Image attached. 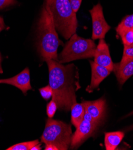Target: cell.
<instances>
[{
	"instance_id": "obj_15",
	"label": "cell",
	"mask_w": 133,
	"mask_h": 150,
	"mask_svg": "<svg viewBox=\"0 0 133 150\" xmlns=\"http://www.w3.org/2000/svg\"><path fill=\"white\" fill-rule=\"evenodd\" d=\"M133 28V14L128 15L125 16L122 21L119 23L117 28H116V31L119 35L122 32L127 31V30L132 29Z\"/></svg>"
},
{
	"instance_id": "obj_17",
	"label": "cell",
	"mask_w": 133,
	"mask_h": 150,
	"mask_svg": "<svg viewBox=\"0 0 133 150\" xmlns=\"http://www.w3.org/2000/svg\"><path fill=\"white\" fill-rule=\"evenodd\" d=\"M119 35L122 38L124 46H129L133 44V33L132 29L127 30L121 33Z\"/></svg>"
},
{
	"instance_id": "obj_2",
	"label": "cell",
	"mask_w": 133,
	"mask_h": 150,
	"mask_svg": "<svg viewBox=\"0 0 133 150\" xmlns=\"http://www.w3.org/2000/svg\"><path fill=\"white\" fill-rule=\"evenodd\" d=\"M63 44L58 37L51 13L47 5L43 7L38 23L37 50L44 61H58V49Z\"/></svg>"
},
{
	"instance_id": "obj_19",
	"label": "cell",
	"mask_w": 133,
	"mask_h": 150,
	"mask_svg": "<svg viewBox=\"0 0 133 150\" xmlns=\"http://www.w3.org/2000/svg\"><path fill=\"white\" fill-rule=\"evenodd\" d=\"M123 56L121 61H124L126 60L131 59L133 58V44L129 46H124Z\"/></svg>"
},
{
	"instance_id": "obj_26",
	"label": "cell",
	"mask_w": 133,
	"mask_h": 150,
	"mask_svg": "<svg viewBox=\"0 0 133 150\" xmlns=\"http://www.w3.org/2000/svg\"><path fill=\"white\" fill-rule=\"evenodd\" d=\"M41 149V144H38L37 145H36L35 146H34L31 150H40Z\"/></svg>"
},
{
	"instance_id": "obj_1",
	"label": "cell",
	"mask_w": 133,
	"mask_h": 150,
	"mask_svg": "<svg viewBox=\"0 0 133 150\" xmlns=\"http://www.w3.org/2000/svg\"><path fill=\"white\" fill-rule=\"evenodd\" d=\"M46 62L49 69V85L53 92L52 99L56 103L58 109L69 111L76 103L78 81L76 67L74 64L63 65L53 59Z\"/></svg>"
},
{
	"instance_id": "obj_13",
	"label": "cell",
	"mask_w": 133,
	"mask_h": 150,
	"mask_svg": "<svg viewBox=\"0 0 133 150\" xmlns=\"http://www.w3.org/2000/svg\"><path fill=\"white\" fill-rule=\"evenodd\" d=\"M125 136L121 131L108 132L105 133V144L107 150H115L119 145Z\"/></svg>"
},
{
	"instance_id": "obj_11",
	"label": "cell",
	"mask_w": 133,
	"mask_h": 150,
	"mask_svg": "<svg viewBox=\"0 0 133 150\" xmlns=\"http://www.w3.org/2000/svg\"><path fill=\"white\" fill-rule=\"evenodd\" d=\"M119 84H124L133 76V58L114 64L113 70Z\"/></svg>"
},
{
	"instance_id": "obj_23",
	"label": "cell",
	"mask_w": 133,
	"mask_h": 150,
	"mask_svg": "<svg viewBox=\"0 0 133 150\" xmlns=\"http://www.w3.org/2000/svg\"><path fill=\"white\" fill-rule=\"evenodd\" d=\"M84 120H87L90 122L92 123H100V122H98L96 120H95L90 114H89L88 113L85 112V114L84 115Z\"/></svg>"
},
{
	"instance_id": "obj_24",
	"label": "cell",
	"mask_w": 133,
	"mask_h": 150,
	"mask_svg": "<svg viewBox=\"0 0 133 150\" xmlns=\"http://www.w3.org/2000/svg\"><path fill=\"white\" fill-rule=\"evenodd\" d=\"M44 149L45 150H59L58 147H56L55 145L51 144H46L45 149Z\"/></svg>"
},
{
	"instance_id": "obj_16",
	"label": "cell",
	"mask_w": 133,
	"mask_h": 150,
	"mask_svg": "<svg viewBox=\"0 0 133 150\" xmlns=\"http://www.w3.org/2000/svg\"><path fill=\"white\" fill-rule=\"evenodd\" d=\"M38 144H39V141L36 139L34 141L16 144L6 149L7 150H31L32 148Z\"/></svg>"
},
{
	"instance_id": "obj_21",
	"label": "cell",
	"mask_w": 133,
	"mask_h": 150,
	"mask_svg": "<svg viewBox=\"0 0 133 150\" xmlns=\"http://www.w3.org/2000/svg\"><path fill=\"white\" fill-rule=\"evenodd\" d=\"M16 0H0V10L16 4Z\"/></svg>"
},
{
	"instance_id": "obj_14",
	"label": "cell",
	"mask_w": 133,
	"mask_h": 150,
	"mask_svg": "<svg viewBox=\"0 0 133 150\" xmlns=\"http://www.w3.org/2000/svg\"><path fill=\"white\" fill-rule=\"evenodd\" d=\"M71 122L76 129L83 121L84 118L85 108L83 104L82 103H75L71 108Z\"/></svg>"
},
{
	"instance_id": "obj_18",
	"label": "cell",
	"mask_w": 133,
	"mask_h": 150,
	"mask_svg": "<svg viewBox=\"0 0 133 150\" xmlns=\"http://www.w3.org/2000/svg\"><path fill=\"white\" fill-rule=\"evenodd\" d=\"M39 91L41 97L45 100H49L53 96L52 89L49 84L40 88Z\"/></svg>"
},
{
	"instance_id": "obj_12",
	"label": "cell",
	"mask_w": 133,
	"mask_h": 150,
	"mask_svg": "<svg viewBox=\"0 0 133 150\" xmlns=\"http://www.w3.org/2000/svg\"><path fill=\"white\" fill-rule=\"evenodd\" d=\"M85 108V112L90 114L98 122H101L105 116L106 110V101L100 99L92 101H83L82 102Z\"/></svg>"
},
{
	"instance_id": "obj_3",
	"label": "cell",
	"mask_w": 133,
	"mask_h": 150,
	"mask_svg": "<svg viewBox=\"0 0 133 150\" xmlns=\"http://www.w3.org/2000/svg\"><path fill=\"white\" fill-rule=\"evenodd\" d=\"M56 29L65 39L75 34L78 28L76 13L71 7L69 0H46Z\"/></svg>"
},
{
	"instance_id": "obj_29",
	"label": "cell",
	"mask_w": 133,
	"mask_h": 150,
	"mask_svg": "<svg viewBox=\"0 0 133 150\" xmlns=\"http://www.w3.org/2000/svg\"><path fill=\"white\" fill-rule=\"evenodd\" d=\"M132 33H133V28L132 29Z\"/></svg>"
},
{
	"instance_id": "obj_7",
	"label": "cell",
	"mask_w": 133,
	"mask_h": 150,
	"mask_svg": "<svg viewBox=\"0 0 133 150\" xmlns=\"http://www.w3.org/2000/svg\"><path fill=\"white\" fill-rule=\"evenodd\" d=\"M100 124L92 123L83 119L72 135L71 148L76 149L80 146L83 142L92 135Z\"/></svg>"
},
{
	"instance_id": "obj_5",
	"label": "cell",
	"mask_w": 133,
	"mask_h": 150,
	"mask_svg": "<svg viewBox=\"0 0 133 150\" xmlns=\"http://www.w3.org/2000/svg\"><path fill=\"white\" fill-rule=\"evenodd\" d=\"M72 135L71 125L49 118L41 139L45 144L55 145L59 150H67L71 144Z\"/></svg>"
},
{
	"instance_id": "obj_4",
	"label": "cell",
	"mask_w": 133,
	"mask_h": 150,
	"mask_svg": "<svg viewBox=\"0 0 133 150\" xmlns=\"http://www.w3.org/2000/svg\"><path fill=\"white\" fill-rule=\"evenodd\" d=\"M97 46L92 40L85 39L73 34L66 43L58 58L61 63H68L76 60L94 57Z\"/></svg>"
},
{
	"instance_id": "obj_27",
	"label": "cell",
	"mask_w": 133,
	"mask_h": 150,
	"mask_svg": "<svg viewBox=\"0 0 133 150\" xmlns=\"http://www.w3.org/2000/svg\"><path fill=\"white\" fill-rule=\"evenodd\" d=\"M3 71L1 66V54H0V74H3Z\"/></svg>"
},
{
	"instance_id": "obj_25",
	"label": "cell",
	"mask_w": 133,
	"mask_h": 150,
	"mask_svg": "<svg viewBox=\"0 0 133 150\" xmlns=\"http://www.w3.org/2000/svg\"><path fill=\"white\" fill-rule=\"evenodd\" d=\"M6 28V25L4 21L3 18L0 16V33H1L3 30H4Z\"/></svg>"
},
{
	"instance_id": "obj_20",
	"label": "cell",
	"mask_w": 133,
	"mask_h": 150,
	"mask_svg": "<svg viewBox=\"0 0 133 150\" xmlns=\"http://www.w3.org/2000/svg\"><path fill=\"white\" fill-rule=\"evenodd\" d=\"M58 109L57 104L54 100H52L48 105L46 107V113L49 118H52Z\"/></svg>"
},
{
	"instance_id": "obj_28",
	"label": "cell",
	"mask_w": 133,
	"mask_h": 150,
	"mask_svg": "<svg viewBox=\"0 0 133 150\" xmlns=\"http://www.w3.org/2000/svg\"><path fill=\"white\" fill-rule=\"evenodd\" d=\"M129 130H133V125H132L131 126H130L129 128H128Z\"/></svg>"
},
{
	"instance_id": "obj_10",
	"label": "cell",
	"mask_w": 133,
	"mask_h": 150,
	"mask_svg": "<svg viewBox=\"0 0 133 150\" xmlns=\"http://www.w3.org/2000/svg\"><path fill=\"white\" fill-rule=\"evenodd\" d=\"M90 64L91 66V81L90 85L86 88V91L89 92H91L93 90L97 88L112 72L107 68L99 65L94 62L91 61Z\"/></svg>"
},
{
	"instance_id": "obj_8",
	"label": "cell",
	"mask_w": 133,
	"mask_h": 150,
	"mask_svg": "<svg viewBox=\"0 0 133 150\" xmlns=\"http://www.w3.org/2000/svg\"><path fill=\"white\" fill-rule=\"evenodd\" d=\"M0 83L10 84L20 89L24 94L29 90L32 89L30 83V72L28 67L15 76L9 79L0 80Z\"/></svg>"
},
{
	"instance_id": "obj_22",
	"label": "cell",
	"mask_w": 133,
	"mask_h": 150,
	"mask_svg": "<svg viewBox=\"0 0 133 150\" xmlns=\"http://www.w3.org/2000/svg\"><path fill=\"white\" fill-rule=\"evenodd\" d=\"M69 1L73 10L76 13L80 7L82 0H69Z\"/></svg>"
},
{
	"instance_id": "obj_6",
	"label": "cell",
	"mask_w": 133,
	"mask_h": 150,
	"mask_svg": "<svg viewBox=\"0 0 133 150\" xmlns=\"http://www.w3.org/2000/svg\"><path fill=\"white\" fill-rule=\"evenodd\" d=\"M90 12L92 21V39H104L110 29V26L105 20L101 5L97 4L90 10Z\"/></svg>"
},
{
	"instance_id": "obj_9",
	"label": "cell",
	"mask_w": 133,
	"mask_h": 150,
	"mask_svg": "<svg viewBox=\"0 0 133 150\" xmlns=\"http://www.w3.org/2000/svg\"><path fill=\"white\" fill-rule=\"evenodd\" d=\"M94 62L107 68L111 71L113 70L114 64L110 54L108 45L104 39H100L94 54Z\"/></svg>"
}]
</instances>
